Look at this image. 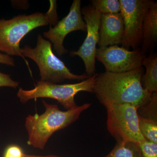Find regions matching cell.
I'll use <instances>...</instances> for the list:
<instances>
[{
    "label": "cell",
    "instance_id": "obj_1",
    "mask_svg": "<svg viewBox=\"0 0 157 157\" xmlns=\"http://www.w3.org/2000/svg\"><path fill=\"white\" fill-rule=\"evenodd\" d=\"M143 67L122 73L105 71L97 75L93 93L104 106L130 104L138 108L148 103L152 94L144 88Z\"/></svg>",
    "mask_w": 157,
    "mask_h": 157
},
{
    "label": "cell",
    "instance_id": "obj_2",
    "mask_svg": "<svg viewBox=\"0 0 157 157\" xmlns=\"http://www.w3.org/2000/svg\"><path fill=\"white\" fill-rule=\"evenodd\" d=\"M42 102L45 112L40 115L29 114L26 117L25 124L28 136V144L40 150L44 149L54 133L76 121L82 113L91 105L87 103L63 111L56 104H48L44 100Z\"/></svg>",
    "mask_w": 157,
    "mask_h": 157
},
{
    "label": "cell",
    "instance_id": "obj_3",
    "mask_svg": "<svg viewBox=\"0 0 157 157\" xmlns=\"http://www.w3.org/2000/svg\"><path fill=\"white\" fill-rule=\"evenodd\" d=\"M50 9L45 14H20L11 19H0V52L12 56L24 57L20 43L27 34L34 29L58 23L56 1H51Z\"/></svg>",
    "mask_w": 157,
    "mask_h": 157
},
{
    "label": "cell",
    "instance_id": "obj_4",
    "mask_svg": "<svg viewBox=\"0 0 157 157\" xmlns=\"http://www.w3.org/2000/svg\"><path fill=\"white\" fill-rule=\"evenodd\" d=\"M21 54L33 60L39 68L40 81L54 83L65 80L83 81L88 78L86 75H76L72 73L61 60L54 54L52 43L44 39L42 35L37 37L35 48L25 45L21 48Z\"/></svg>",
    "mask_w": 157,
    "mask_h": 157
},
{
    "label": "cell",
    "instance_id": "obj_5",
    "mask_svg": "<svg viewBox=\"0 0 157 157\" xmlns=\"http://www.w3.org/2000/svg\"><path fill=\"white\" fill-rule=\"evenodd\" d=\"M97 75L95 74L81 82L73 84H59L39 80L33 89L20 88L17 97L23 104L33 99L50 98L56 100L67 110L73 109L77 106L75 101L76 94L81 91L93 93V86Z\"/></svg>",
    "mask_w": 157,
    "mask_h": 157
},
{
    "label": "cell",
    "instance_id": "obj_6",
    "mask_svg": "<svg viewBox=\"0 0 157 157\" xmlns=\"http://www.w3.org/2000/svg\"><path fill=\"white\" fill-rule=\"evenodd\" d=\"M107 109V129L117 142L145 140L140 133L138 123V107L130 104H112Z\"/></svg>",
    "mask_w": 157,
    "mask_h": 157
},
{
    "label": "cell",
    "instance_id": "obj_7",
    "mask_svg": "<svg viewBox=\"0 0 157 157\" xmlns=\"http://www.w3.org/2000/svg\"><path fill=\"white\" fill-rule=\"evenodd\" d=\"M152 1L119 0L124 25L122 47L135 49L142 44L144 21Z\"/></svg>",
    "mask_w": 157,
    "mask_h": 157
},
{
    "label": "cell",
    "instance_id": "obj_8",
    "mask_svg": "<svg viewBox=\"0 0 157 157\" xmlns=\"http://www.w3.org/2000/svg\"><path fill=\"white\" fill-rule=\"evenodd\" d=\"M145 57L139 48L130 51L117 45L99 47L96 54V59L104 65L106 71L113 73H125L141 67Z\"/></svg>",
    "mask_w": 157,
    "mask_h": 157
},
{
    "label": "cell",
    "instance_id": "obj_9",
    "mask_svg": "<svg viewBox=\"0 0 157 157\" xmlns=\"http://www.w3.org/2000/svg\"><path fill=\"white\" fill-rule=\"evenodd\" d=\"M81 13L86 24L87 35L78 50L71 51L70 55L81 58L84 62L86 75L90 77L95 74L96 54L101 14L91 5L85 6L81 9Z\"/></svg>",
    "mask_w": 157,
    "mask_h": 157
},
{
    "label": "cell",
    "instance_id": "obj_10",
    "mask_svg": "<svg viewBox=\"0 0 157 157\" xmlns=\"http://www.w3.org/2000/svg\"><path fill=\"white\" fill-rule=\"evenodd\" d=\"M81 1L74 0L67 16L55 25L51 26L43 36L53 44V48L58 55L62 56L68 52L65 48L63 42L68 34L76 31H86V25L81 13Z\"/></svg>",
    "mask_w": 157,
    "mask_h": 157
},
{
    "label": "cell",
    "instance_id": "obj_11",
    "mask_svg": "<svg viewBox=\"0 0 157 157\" xmlns=\"http://www.w3.org/2000/svg\"><path fill=\"white\" fill-rule=\"evenodd\" d=\"M123 20L121 12L101 14L99 29V47L121 44L123 37Z\"/></svg>",
    "mask_w": 157,
    "mask_h": 157
},
{
    "label": "cell",
    "instance_id": "obj_12",
    "mask_svg": "<svg viewBox=\"0 0 157 157\" xmlns=\"http://www.w3.org/2000/svg\"><path fill=\"white\" fill-rule=\"evenodd\" d=\"M141 50L145 54L151 50L157 40V3L153 1L144 21Z\"/></svg>",
    "mask_w": 157,
    "mask_h": 157
},
{
    "label": "cell",
    "instance_id": "obj_13",
    "mask_svg": "<svg viewBox=\"0 0 157 157\" xmlns=\"http://www.w3.org/2000/svg\"><path fill=\"white\" fill-rule=\"evenodd\" d=\"M142 66L146 68L143 76V87L150 94L157 93V55L151 52L145 57Z\"/></svg>",
    "mask_w": 157,
    "mask_h": 157
},
{
    "label": "cell",
    "instance_id": "obj_14",
    "mask_svg": "<svg viewBox=\"0 0 157 157\" xmlns=\"http://www.w3.org/2000/svg\"><path fill=\"white\" fill-rule=\"evenodd\" d=\"M105 157H143L139 143L133 141L117 142L114 148Z\"/></svg>",
    "mask_w": 157,
    "mask_h": 157
},
{
    "label": "cell",
    "instance_id": "obj_15",
    "mask_svg": "<svg viewBox=\"0 0 157 157\" xmlns=\"http://www.w3.org/2000/svg\"><path fill=\"white\" fill-rule=\"evenodd\" d=\"M140 133L146 140L157 143V120L149 119L138 114Z\"/></svg>",
    "mask_w": 157,
    "mask_h": 157
},
{
    "label": "cell",
    "instance_id": "obj_16",
    "mask_svg": "<svg viewBox=\"0 0 157 157\" xmlns=\"http://www.w3.org/2000/svg\"><path fill=\"white\" fill-rule=\"evenodd\" d=\"M91 6L101 14H116L121 12L119 0H92Z\"/></svg>",
    "mask_w": 157,
    "mask_h": 157
},
{
    "label": "cell",
    "instance_id": "obj_17",
    "mask_svg": "<svg viewBox=\"0 0 157 157\" xmlns=\"http://www.w3.org/2000/svg\"><path fill=\"white\" fill-rule=\"evenodd\" d=\"M157 93L152 94L151 98L148 103L139 108L143 109L141 116L152 120H157ZM138 108V109H139Z\"/></svg>",
    "mask_w": 157,
    "mask_h": 157
},
{
    "label": "cell",
    "instance_id": "obj_18",
    "mask_svg": "<svg viewBox=\"0 0 157 157\" xmlns=\"http://www.w3.org/2000/svg\"><path fill=\"white\" fill-rule=\"evenodd\" d=\"M139 144L143 157H157V143L145 139Z\"/></svg>",
    "mask_w": 157,
    "mask_h": 157
},
{
    "label": "cell",
    "instance_id": "obj_19",
    "mask_svg": "<svg viewBox=\"0 0 157 157\" xmlns=\"http://www.w3.org/2000/svg\"><path fill=\"white\" fill-rule=\"evenodd\" d=\"M24 153L22 148L16 144L7 146L4 151L3 157H23Z\"/></svg>",
    "mask_w": 157,
    "mask_h": 157
},
{
    "label": "cell",
    "instance_id": "obj_20",
    "mask_svg": "<svg viewBox=\"0 0 157 157\" xmlns=\"http://www.w3.org/2000/svg\"><path fill=\"white\" fill-rule=\"evenodd\" d=\"M19 86V82L14 81L11 76L0 72V87H9L16 88Z\"/></svg>",
    "mask_w": 157,
    "mask_h": 157
},
{
    "label": "cell",
    "instance_id": "obj_21",
    "mask_svg": "<svg viewBox=\"0 0 157 157\" xmlns=\"http://www.w3.org/2000/svg\"><path fill=\"white\" fill-rule=\"evenodd\" d=\"M0 63L11 67H14L15 65L14 59L10 56L1 52H0Z\"/></svg>",
    "mask_w": 157,
    "mask_h": 157
},
{
    "label": "cell",
    "instance_id": "obj_22",
    "mask_svg": "<svg viewBox=\"0 0 157 157\" xmlns=\"http://www.w3.org/2000/svg\"><path fill=\"white\" fill-rule=\"evenodd\" d=\"M23 157H61L55 155H29L24 153Z\"/></svg>",
    "mask_w": 157,
    "mask_h": 157
}]
</instances>
